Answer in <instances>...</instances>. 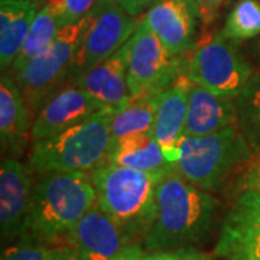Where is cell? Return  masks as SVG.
Segmentation results:
<instances>
[{"mask_svg":"<svg viewBox=\"0 0 260 260\" xmlns=\"http://www.w3.org/2000/svg\"><path fill=\"white\" fill-rule=\"evenodd\" d=\"M218 201L177 169L158 182L153 220L142 237L146 251H172L201 242L213 227Z\"/></svg>","mask_w":260,"mask_h":260,"instance_id":"cell-1","label":"cell"},{"mask_svg":"<svg viewBox=\"0 0 260 260\" xmlns=\"http://www.w3.org/2000/svg\"><path fill=\"white\" fill-rule=\"evenodd\" d=\"M97 201L90 174L51 171L34 186L26 233L44 242L64 239Z\"/></svg>","mask_w":260,"mask_h":260,"instance_id":"cell-2","label":"cell"},{"mask_svg":"<svg viewBox=\"0 0 260 260\" xmlns=\"http://www.w3.org/2000/svg\"><path fill=\"white\" fill-rule=\"evenodd\" d=\"M113 112L104 107L70 129L35 142L29 153V169L42 175L51 171L91 172L100 167L112 148Z\"/></svg>","mask_w":260,"mask_h":260,"instance_id":"cell-3","label":"cell"},{"mask_svg":"<svg viewBox=\"0 0 260 260\" xmlns=\"http://www.w3.org/2000/svg\"><path fill=\"white\" fill-rule=\"evenodd\" d=\"M97 204L132 239L143 237L153 220L160 179L145 171L106 160L90 172Z\"/></svg>","mask_w":260,"mask_h":260,"instance_id":"cell-4","label":"cell"},{"mask_svg":"<svg viewBox=\"0 0 260 260\" xmlns=\"http://www.w3.org/2000/svg\"><path fill=\"white\" fill-rule=\"evenodd\" d=\"M254 155L242 130L233 124L205 136H185L175 168L194 185L214 191Z\"/></svg>","mask_w":260,"mask_h":260,"instance_id":"cell-5","label":"cell"},{"mask_svg":"<svg viewBox=\"0 0 260 260\" xmlns=\"http://www.w3.org/2000/svg\"><path fill=\"white\" fill-rule=\"evenodd\" d=\"M184 75L214 93L237 99L250 80L249 62L220 32L201 41L189 56Z\"/></svg>","mask_w":260,"mask_h":260,"instance_id":"cell-6","label":"cell"},{"mask_svg":"<svg viewBox=\"0 0 260 260\" xmlns=\"http://www.w3.org/2000/svg\"><path fill=\"white\" fill-rule=\"evenodd\" d=\"M140 19L130 15L117 0H99L85 15L73 74H81L114 55L133 37Z\"/></svg>","mask_w":260,"mask_h":260,"instance_id":"cell-7","label":"cell"},{"mask_svg":"<svg viewBox=\"0 0 260 260\" xmlns=\"http://www.w3.org/2000/svg\"><path fill=\"white\" fill-rule=\"evenodd\" d=\"M85 26V16L58 32L51 45L15 74L30 110L47 100L59 83L73 73L75 52Z\"/></svg>","mask_w":260,"mask_h":260,"instance_id":"cell-8","label":"cell"},{"mask_svg":"<svg viewBox=\"0 0 260 260\" xmlns=\"http://www.w3.org/2000/svg\"><path fill=\"white\" fill-rule=\"evenodd\" d=\"M182 56L172 55L145 19L129 39L127 84L130 95H156L181 74Z\"/></svg>","mask_w":260,"mask_h":260,"instance_id":"cell-9","label":"cell"},{"mask_svg":"<svg viewBox=\"0 0 260 260\" xmlns=\"http://www.w3.org/2000/svg\"><path fill=\"white\" fill-rule=\"evenodd\" d=\"M215 254L227 260H260V192L236 191Z\"/></svg>","mask_w":260,"mask_h":260,"instance_id":"cell-10","label":"cell"},{"mask_svg":"<svg viewBox=\"0 0 260 260\" xmlns=\"http://www.w3.org/2000/svg\"><path fill=\"white\" fill-rule=\"evenodd\" d=\"M84 260H112L130 244H135L124 229L95 204L64 236Z\"/></svg>","mask_w":260,"mask_h":260,"instance_id":"cell-11","label":"cell"},{"mask_svg":"<svg viewBox=\"0 0 260 260\" xmlns=\"http://www.w3.org/2000/svg\"><path fill=\"white\" fill-rule=\"evenodd\" d=\"M34 185L29 172L18 159L6 158L0 168V230L2 240L25 236Z\"/></svg>","mask_w":260,"mask_h":260,"instance_id":"cell-12","label":"cell"},{"mask_svg":"<svg viewBox=\"0 0 260 260\" xmlns=\"http://www.w3.org/2000/svg\"><path fill=\"white\" fill-rule=\"evenodd\" d=\"M102 109H104L102 104L77 84L65 87L41 107L32 124L30 136L35 142L49 139L91 117Z\"/></svg>","mask_w":260,"mask_h":260,"instance_id":"cell-13","label":"cell"},{"mask_svg":"<svg viewBox=\"0 0 260 260\" xmlns=\"http://www.w3.org/2000/svg\"><path fill=\"white\" fill-rule=\"evenodd\" d=\"M198 18L200 9L195 0H159L143 16L175 56H184L192 47Z\"/></svg>","mask_w":260,"mask_h":260,"instance_id":"cell-14","label":"cell"},{"mask_svg":"<svg viewBox=\"0 0 260 260\" xmlns=\"http://www.w3.org/2000/svg\"><path fill=\"white\" fill-rule=\"evenodd\" d=\"M188 113V78L185 75L171 84L156 97L155 120L152 132L162 146L167 158L177 164L179 148L185 138Z\"/></svg>","mask_w":260,"mask_h":260,"instance_id":"cell-15","label":"cell"},{"mask_svg":"<svg viewBox=\"0 0 260 260\" xmlns=\"http://www.w3.org/2000/svg\"><path fill=\"white\" fill-rule=\"evenodd\" d=\"M129 41L114 55L77 75L75 84L93 95L103 107L119 110L129 102Z\"/></svg>","mask_w":260,"mask_h":260,"instance_id":"cell-16","label":"cell"},{"mask_svg":"<svg viewBox=\"0 0 260 260\" xmlns=\"http://www.w3.org/2000/svg\"><path fill=\"white\" fill-rule=\"evenodd\" d=\"M237 123L236 99H230L188 80L185 136H205Z\"/></svg>","mask_w":260,"mask_h":260,"instance_id":"cell-17","label":"cell"},{"mask_svg":"<svg viewBox=\"0 0 260 260\" xmlns=\"http://www.w3.org/2000/svg\"><path fill=\"white\" fill-rule=\"evenodd\" d=\"M107 160L121 167L145 171L158 179L177 169L175 164L167 158L152 130L133 133L113 143Z\"/></svg>","mask_w":260,"mask_h":260,"instance_id":"cell-18","label":"cell"},{"mask_svg":"<svg viewBox=\"0 0 260 260\" xmlns=\"http://www.w3.org/2000/svg\"><path fill=\"white\" fill-rule=\"evenodd\" d=\"M30 109L18 83L9 74L0 78V138L3 150L18 155L29 138Z\"/></svg>","mask_w":260,"mask_h":260,"instance_id":"cell-19","label":"cell"},{"mask_svg":"<svg viewBox=\"0 0 260 260\" xmlns=\"http://www.w3.org/2000/svg\"><path fill=\"white\" fill-rule=\"evenodd\" d=\"M42 0H0V67H12L28 38Z\"/></svg>","mask_w":260,"mask_h":260,"instance_id":"cell-20","label":"cell"},{"mask_svg":"<svg viewBox=\"0 0 260 260\" xmlns=\"http://www.w3.org/2000/svg\"><path fill=\"white\" fill-rule=\"evenodd\" d=\"M156 95H130L129 102L114 110L110 120L112 145L124 136L150 132L155 120Z\"/></svg>","mask_w":260,"mask_h":260,"instance_id":"cell-21","label":"cell"},{"mask_svg":"<svg viewBox=\"0 0 260 260\" xmlns=\"http://www.w3.org/2000/svg\"><path fill=\"white\" fill-rule=\"evenodd\" d=\"M61 29H62V25L59 23L55 13L49 9L42 0V6L38 10L37 16L34 19L28 38L20 49L19 55L16 56V59L10 67L13 74L19 73L29 61H32L35 56L44 52L51 45V42L55 39Z\"/></svg>","mask_w":260,"mask_h":260,"instance_id":"cell-22","label":"cell"},{"mask_svg":"<svg viewBox=\"0 0 260 260\" xmlns=\"http://www.w3.org/2000/svg\"><path fill=\"white\" fill-rule=\"evenodd\" d=\"M237 124L251 149L260 153V73L251 75L236 99Z\"/></svg>","mask_w":260,"mask_h":260,"instance_id":"cell-23","label":"cell"},{"mask_svg":"<svg viewBox=\"0 0 260 260\" xmlns=\"http://www.w3.org/2000/svg\"><path fill=\"white\" fill-rule=\"evenodd\" d=\"M233 42L247 41L260 35V2L240 0L230 12L225 26L220 32Z\"/></svg>","mask_w":260,"mask_h":260,"instance_id":"cell-24","label":"cell"},{"mask_svg":"<svg viewBox=\"0 0 260 260\" xmlns=\"http://www.w3.org/2000/svg\"><path fill=\"white\" fill-rule=\"evenodd\" d=\"M51 247L47 242L35 236L25 234L15 244L6 247L2 253V260H48Z\"/></svg>","mask_w":260,"mask_h":260,"instance_id":"cell-25","label":"cell"},{"mask_svg":"<svg viewBox=\"0 0 260 260\" xmlns=\"http://www.w3.org/2000/svg\"><path fill=\"white\" fill-rule=\"evenodd\" d=\"M97 2L99 0H44V3L55 13L62 28L83 19Z\"/></svg>","mask_w":260,"mask_h":260,"instance_id":"cell-26","label":"cell"},{"mask_svg":"<svg viewBox=\"0 0 260 260\" xmlns=\"http://www.w3.org/2000/svg\"><path fill=\"white\" fill-rule=\"evenodd\" d=\"M239 189H251L260 192V153H256L253 158L247 160L240 174V179L236 184V191Z\"/></svg>","mask_w":260,"mask_h":260,"instance_id":"cell-27","label":"cell"},{"mask_svg":"<svg viewBox=\"0 0 260 260\" xmlns=\"http://www.w3.org/2000/svg\"><path fill=\"white\" fill-rule=\"evenodd\" d=\"M195 2L200 9V18L205 25L213 22L217 15V10L223 3V0H195Z\"/></svg>","mask_w":260,"mask_h":260,"instance_id":"cell-28","label":"cell"},{"mask_svg":"<svg viewBox=\"0 0 260 260\" xmlns=\"http://www.w3.org/2000/svg\"><path fill=\"white\" fill-rule=\"evenodd\" d=\"M124 9L133 16H140V13L145 9L152 8L159 0H117Z\"/></svg>","mask_w":260,"mask_h":260,"instance_id":"cell-29","label":"cell"},{"mask_svg":"<svg viewBox=\"0 0 260 260\" xmlns=\"http://www.w3.org/2000/svg\"><path fill=\"white\" fill-rule=\"evenodd\" d=\"M48 260H84L77 251L70 246H56L51 247Z\"/></svg>","mask_w":260,"mask_h":260,"instance_id":"cell-30","label":"cell"},{"mask_svg":"<svg viewBox=\"0 0 260 260\" xmlns=\"http://www.w3.org/2000/svg\"><path fill=\"white\" fill-rule=\"evenodd\" d=\"M112 260H149V253L139 244H130Z\"/></svg>","mask_w":260,"mask_h":260,"instance_id":"cell-31","label":"cell"},{"mask_svg":"<svg viewBox=\"0 0 260 260\" xmlns=\"http://www.w3.org/2000/svg\"><path fill=\"white\" fill-rule=\"evenodd\" d=\"M178 259L179 260H214L211 256L201 253V251L194 250L191 247H186V249H179L177 250Z\"/></svg>","mask_w":260,"mask_h":260,"instance_id":"cell-32","label":"cell"},{"mask_svg":"<svg viewBox=\"0 0 260 260\" xmlns=\"http://www.w3.org/2000/svg\"><path fill=\"white\" fill-rule=\"evenodd\" d=\"M149 260H179L177 250L172 251H148Z\"/></svg>","mask_w":260,"mask_h":260,"instance_id":"cell-33","label":"cell"}]
</instances>
